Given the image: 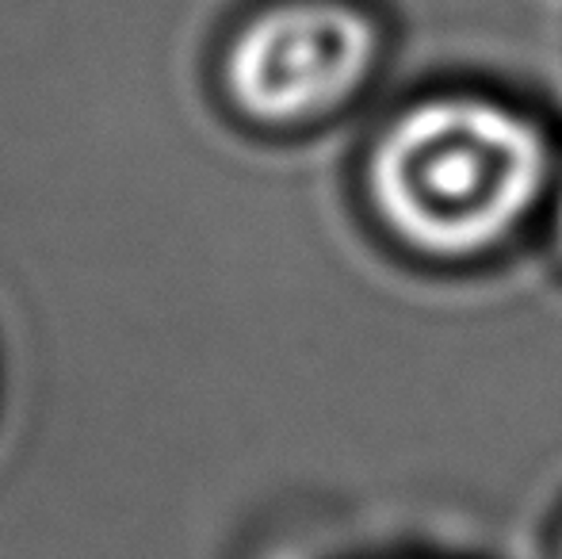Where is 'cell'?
Returning <instances> with one entry per match:
<instances>
[{
	"mask_svg": "<svg viewBox=\"0 0 562 559\" xmlns=\"http://www.w3.org/2000/svg\"><path fill=\"white\" fill-rule=\"evenodd\" d=\"M543 219H548V242L555 249L559 265H562V161L555 169V180H551L548 203H543Z\"/></svg>",
	"mask_w": 562,
	"mask_h": 559,
	"instance_id": "3",
	"label": "cell"
},
{
	"mask_svg": "<svg viewBox=\"0 0 562 559\" xmlns=\"http://www.w3.org/2000/svg\"><path fill=\"white\" fill-rule=\"evenodd\" d=\"M383 62V31L352 0H276L237 27L226 97L260 127H311L348 108Z\"/></svg>",
	"mask_w": 562,
	"mask_h": 559,
	"instance_id": "2",
	"label": "cell"
},
{
	"mask_svg": "<svg viewBox=\"0 0 562 559\" xmlns=\"http://www.w3.org/2000/svg\"><path fill=\"white\" fill-rule=\"evenodd\" d=\"M551 559H562V517H559V529H555V540H551Z\"/></svg>",
	"mask_w": 562,
	"mask_h": 559,
	"instance_id": "4",
	"label": "cell"
},
{
	"mask_svg": "<svg viewBox=\"0 0 562 559\" xmlns=\"http://www.w3.org/2000/svg\"><path fill=\"white\" fill-rule=\"evenodd\" d=\"M559 154L532 112L479 92L402 108L363 157V200L406 254L467 265L505 249L543 215Z\"/></svg>",
	"mask_w": 562,
	"mask_h": 559,
	"instance_id": "1",
	"label": "cell"
}]
</instances>
